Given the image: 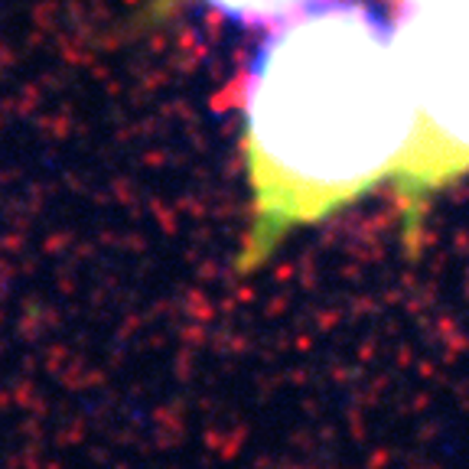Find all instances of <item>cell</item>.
I'll use <instances>...</instances> for the list:
<instances>
[{
    "label": "cell",
    "mask_w": 469,
    "mask_h": 469,
    "mask_svg": "<svg viewBox=\"0 0 469 469\" xmlns=\"http://www.w3.org/2000/svg\"><path fill=\"white\" fill-rule=\"evenodd\" d=\"M417 137V101L394 30L356 0H319L257 46L242 82L248 225L238 274L300 228L394 182Z\"/></svg>",
    "instance_id": "6da1fadb"
},
{
    "label": "cell",
    "mask_w": 469,
    "mask_h": 469,
    "mask_svg": "<svg viewBox=\"0 0 469 469\" xmlns=\"http://www.w3.org/2000/svg\"><path fill=\"white\" fill-rule=\"evenodd\" d=\"M391 30L417 101L414 147L394 180L414 234L424 205L469 173V0L404 4Z\"/></svg>",
    "instance_id": "7a4b0ae2"
},
{
    "label": "cell",
    "mask_w": 469,
    "mask_h": 469,
    "mask_svg": "<svg viewBox=\"0 0 469 469\" xmlns=\"http://www.w3.org/2000/svg\"><path fill=\"white\" fill-rule=\"evenodd\" d=\"M182 0H151L141 14V26L147 23H160L167 14H173ZM213 10H219L222 16L238 23H248V26H277V23L290 20L300 10L313 7L319 0H205Z\"/></svg>",
    "instance_id": "3957f363"
},
{
    "label": "cell",
    "mask_w": 469,
    "mask_h": 469,
    "mask_svg": "<svg viewBox=\"0 0 469 469\" xmlns=\"http://www.w3.org/2000/svg\"><path fill=\"white\" fill-rule=\"evenodd\" d=\"M404 4H424V0H401V7H404Z\"/></svg>",
    "instance_id": "277c9868"
}]
</instances>
